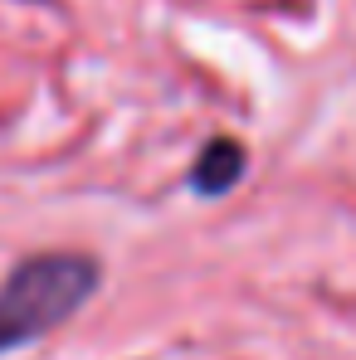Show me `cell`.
<instances>
[{
  "mask_svg": "<svg viewBox=\"0 0 356 360\" xmlns=\"http://www.w3.org/2000/svg\"><path fill=\"white\" fill-rule=\"evenodd\" d=\"M244 171H249V151L239 146L235 136H210L200 146L195 166H190V190L205 195V200H220V195H230L244 180Z\"/></svg>",
  "mask_w": 356,
  "mask_h": 360,
  "instance_id": "2",
  "label": "cell"
},
{
  "mask_svg": "<svg viewBox=\"0 0 356 360\" xmlns=\"http://www.w3.org/2000/svg\"><path fill=\"white\" fill-rule=\"evenodd\" d=\"M98 283H103V268L93 253L49 248V253L20 258L0 283V356L59 331L73 311L88 307Z\"/></svg>",
  "mask_w": 356,
  "mask_h": 360,
  "instance_id": "1",
  "label": "cell"
}]
</instances>
